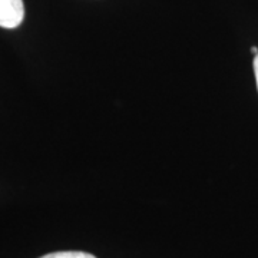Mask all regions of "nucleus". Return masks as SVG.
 I'll return each instance as SVG.
<instances>
[{
    "label": "nucleus",
    "mask_w": 258,
    "mask_h": 258,
    "mask_svg": "<svg viewBox=\"0 0 258 258\" xmlns=\"http://www.w3.org/2000/svg\"><path fill=\"white\" fill-rule=\"evenodd\" d=\"M40 258H96L92 254L83 252V251H57V252H50Z\"/></svg>",
    "instance_id": "nucleus-2"
},
{
    "label": "nucleus",
    "mask_w": 258,
    "mask_h": 258,
    "mask_svg": "<svg viewBox=\"0 0 258 258\" xmlns=\"http://www.w3.org/2000/svg\"><path fill=\"white\" fill-rule=\"evenodd\" d=\"M25 19L23 0H0V28L16 29Z\"/></svg>",
    "instance_id": "nucleus-1"
},
{
    "label": "nucleus",
    "mask_w": 258,
    "mask_h": 258,
    "mask_svg": "<svg viewBox=\"0 0 258 258\" xmlns=\"http://www.w3.org/2000/svg\"><path fill=\"white\" fill-rule=\"evenodd\" d=\"M251 52H252L254 55H258V47L252 46V47H251Z\"/></svg>",
    "instance_id": "nucleus-4"
},
{
    "label": "nucleus",
    "mask_w": 258,
    "mask_h": 258,
    "mask_svg": "<svg viewBox=\"0 0 258 258\" xmlns=\"http://www.w3.org/2000/svg\"><path fill=\"white\" fill-rule=\"evenodd\" d=\"M254 74H255V81H257V89H258V55L254 57Z\"/></svg>",
    "instance_id": "nucleus-3"
}]
</instances>
